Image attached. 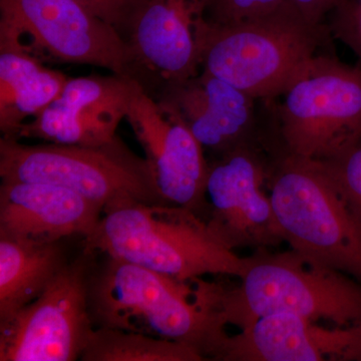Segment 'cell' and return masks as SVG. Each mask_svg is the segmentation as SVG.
<instances>
[{"label": "cell", "instance_id": "9", "mask_svg": "<svg viewBox=\"0 0 361 361\" xmlns=\"http://www.w3.org/2000/svg\"><path fill=\"white\" fill-rule=\"evenodd\" d=\"M87 257L68 262L35 300L0 322V361L80 360L94 329Z\"/></svg>", "mask_w": 361, "mask_h": 361}, {"label": "cell", "instance_id": "17", "mask_svg": "<svg viewBox=\"0 0 361 361\" xmlns=\"http://www.w3.org/2000/svg\"><path fill=\"white\" fill-rule=\"evenodd\" d=\"M0 51V130L2 137L18 140L26 120L39 116L68 78L27 52L6 47Z\"/></svg>", "mask_w": 361, "mask_h": 361}, {"label": "cell", "instance_id": "1", "mask_svg": "<svg viewBox=\"0 0 361 361\" xmlns=\"http://www.w3.org/2000/svg\"><path fill=\"white\" fill-rule=\"evenodd\" d=\"M223 290L202 278L180 280L110 257L87 280L94 327L183 342L218 360L228 338Z\"/></svg>", "mask_w": 361, "mask_h": 361}, {"label": "cell", "instance_id": "21", "mask_svg": "<svg viewBox=\"0 0 361 361\" xmlns=\"http://www.w3.org/2000/svg\"><path fill=\"white\" fill-rule=\"evenodd\" d=\"M289 0H201L204 18L214 25H231L273 13Z\"/></svg>", "mask_w": 361, "mask_h": 361}, {"label": "cell", "instance_id": "10", "mask_svg": "<svg viewBox=\"0 0 361 361\" xmlns=\"http://www.w3.org/2000/svg\"><path fill=\"white\" fill-rule=\"evenodd\" d=\"M201 0H126L116 28L129 45L133 78L157 99L201 73Z\"/></svg>", "mask_w": 361, "mask_h": 361}, {"label": "cell", "instance_id": "8", "mask_svg": "<svg viewBox=\"0 0 361 361\" xmlns=\"http://www.w3.org/2000/svg\"><path fill=\"white\" fill-rule=\"evenodd\" d=\"M0 45L28 37L27 54L35 49L58 61L99 66L133 78L129 45L115 26L80 0H0Z\"/></svg>", "mask_w": 361, "mask_h": 361}, {"label": "cell", "instance_id": "3", "mask_svg": "<svg viewBox=\"0 0 361 361\" xmlns=\"http://www.w3.org/2000/svg\"><path fill=\"white\" fill-rule=\"evenodd\" d=\"M329 27L312 25L291 0L256 20L214 25L199 33L201 71L255 99H274L329 39Z\"/></svg>", "mask_w": 361, "mask_h": 361}, {"label": "cell", "instance_id": "2", "mask_svg": "<svg viewBox=\"0 0 361 361\" xmlns=\"http://www.w3.org/2000/svg\"><path fill=\"white\" fill-rule=\"evenodd\" d=\"M85 252L118 259L180 280L205 275L241 278V258L193 210L172 204L135 200L104 207Z\"/></svg>", "mask_w": 361, "mask_h": 361}, {"label": "cell", "instance_id": "15", "mask_svg": "<svg viewBox=\"0 0 361 361\" xmlns=\"http://www.w3.org/2000/svg\"><path fill=\"white\" fill-rule=\"evenodd\" d=\"M313 322L287 313L265 316L228 336L219 360H361V324L325 329Z\"/></svg>", "mask_w": 361, "mask_h": 361}, {"label": "cell", "instance_id": "12", "mask_svg": "<svg viewBox=\"0 0 361 361\" xmlns=\"http://www.w3.org/2000/svg\"><path fill=\"white\" fill-rule=\"evenodd\" d=\"M130 77L68 78L58 97L21 128V137L77 146H102L113 141L140 90Z\"/></svg>", "mask_w": 361, "mask_h": 361}, {"label": "cell", "instance_id": "20", "mask_svg": "<svg viewBox=\"0 0 361 361\" xmlns=\"http://www.w3.org/2000/svg\"><path fill=\"white\" fill-rule=\"evenodd\" d=\"M318 163L336 183L361 228V137L339 155Z\"/></svg>", "mask_w": 361, "mask_h": 361}, {"label": "cell", "instance_id": "4", "mask_svg": "<svg viewBox=\"0 0 361 361\" xmlns=\"http://www.w3.org/2000/svg\"><path fill=\"white\" fill-rule=\"evenodd\" d=\"M241 284L223 290L226 324L243 330L265 316L287 313L337 326L361 324V284L339 271L317 267L297 254L249 257Z\"/></svg>", "mask_w": 361, "mask_h": 361}, {"label": "cell", "instance_id": "13", "mask_svg": "<svg viewBox=\"0 0 361 361\" xmlns=\"http://www.w3.org/2000/svg\"><path fill=\"white\" fill-rule=\"evenodd\" d=\"M262 184L260 165L241 147L209 166L206 185L209 213L205 220L233 250L241 247L263 250L284 242L270 197L263 192Z\"/></svg>", "mask_w": 361, "mask_h": 361}, {"label": "cell", "instance_id": "14", "mask_svg": "<svg viewBox=\"0 0 361 361\" xmlns=\"http://www.w3.org/2000/svg\"><path fill=\"white\" fill-rule=\"evenodd\" d=\"M104 207L58 185L1 180L0 237L52 243L89 236Z\"/></svg>", "mask_w": 361, "mask_h": 361}, {"label": "cell", "instance_id": "18", "mask_svg": "<svg viewBox=\"0 0 361 361\" xmlns=\"http://www.w3.org/2000/svg\"><path fill=\"white\" fill-rule=\"evenodd\" d=\"M68 263L61 242L0 237V322L35 300Z\"/></svg>", "mask_w": 361, "mask_h": 361}, {"label": "cell", "instance_id": "19", "mask_svg": "<svg viewBox=\"0 0 361 361\" xmlns=\"http://www.w3.org/2000/svg\"><path fill=\"white\" fill-rule=\"evenodd\" d=\"M197 349L183 342L139 332L94 327L80 360L82 361H200Z\"/></svg>", "mask_w": 361, "mask_h": 361}, {"label": "cell", "instance_id": "22", "mask_svg": "<svg viewBox=\"0 0 361 361\" xmlns=\"http://www.w3.org/2000/svg\"><path fill=\"white\" fill-rule=\"evenodd\" d=\"M330 14V35L348 47L361 66V0H344Z\"/></svg>", "mask_w": 361, "mask_h": 361}, {"label": "cell", "instance_id": "6", "mask_svg": "<svg viewBox=\"0 0 361 361\" xmlns=\"http://www.w3.org/2000/svg\"><path fill=\"white\" fill-rule=\"evenodd\" d=\"M0 177L68 188L104 208L127 200L167 204L161 200L148 161L118 135L96 147L54 142L28 146L1 137Z\"/></svg>", "mask_w": 361, "mask_h": 361}, {"label": "cell", "instance_id": "7", "mask_svg": "<svg viewBox=\"0 0 361 361\" xmlns=\"http://www.w3.org/2000/svg\"><path fill=\"white\" fill-rule=\"evenodd\" d=\"M277 97L280 130L288 154L326 161L361 137V66L320 54Z\"/></svg>", "mask_w": 361, "mask_h": 361}, {"label": "cell", "instance_id": "5", "mask_svg": "<svg viewBox=\"0 0 361 361\" xmlns=\"http://www.w3.org/2000/svg\"><path fill=\"white\" fill-rule=\"evenodd\" d=\"M280 231L294 253L361 283V228L336 183L317 161L291 155L270 195Z\"/></svg>", "mask_w": 361, "mask_h": 361}, {"label": "cell", "instance_id": "16", "mask_svg": "<svg viewBox=\"0 0 361 361\" xmlns=\"http://www.w3.org/2000/svg\"><path fill=\"white\" fill-rule=\"evenodd\" d=\"M255 97L201 71L164 90L156 101L175 109L203 148L226 154L239 148L254 125Z\"/></svg>", "mask_w": 361, "mask_h": 361}, {"label": "cell", "instance_id": "23", "mask_svg": "<svg viewBox=\"0 0 361 361\" xmlns=\"http://www.w3.org/2000/svg\"><path fill=\"white\" fill-rule=\"evenodd\" d=\"M292 4L312 25H322L326 14L331 13L344 0H291Z\"/></svg>", "mask_w": 361, "mask_h": 361}, {"label": "cell", "instance_id": "11", "mask_svg": "<svg viewBox=\"0 0 361 361\" xmlns=\"http://www.w3.org/2000/svg\"><path fill=\"white\" fill-rule=\"evenodd\" d=\"M127 118L144 149L161 200L198 213L206 203L209 166L203 147L180 114L141 89Z\"/></svg>", "mask_w": 361, "mask_h": 361}, {"label": "cell", "instance_id": "24", "mask_svg": "<svg viewBox=\"0 0 361 361\" xmlns=\"http://www.w3.org/2000/svg\"><path fill=\"white\" fill-rule=\"evenodd\" d=\"M97 16L116 27L125 0H80Z\"/></svg>", "mask_w": 361, "mask_h": 361}]
</instances>
